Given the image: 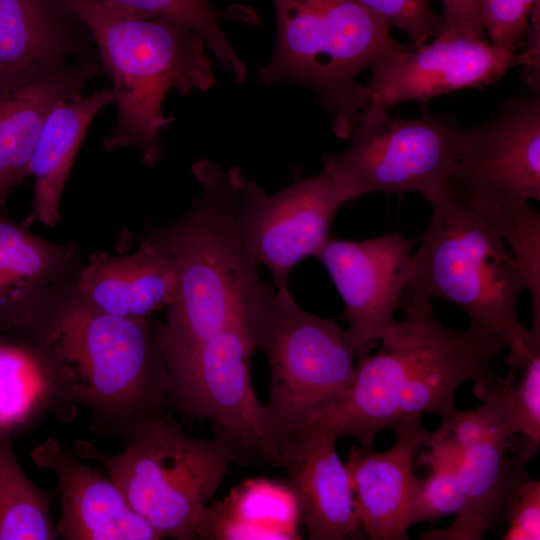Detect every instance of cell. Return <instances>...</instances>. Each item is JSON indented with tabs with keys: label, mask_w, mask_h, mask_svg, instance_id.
<instances>
[{
	"label": "cell",
	"mask_w": 540,
	"mask_h": 540,
	"mask_svg": "<svg viewBox=\"0 0 540 540\" xmlns=\"http://www.w3.org/2000/svg\"><path fill=\"white\" fill-rule=\"evenodd\" d=\"M77 279L55 294L26 343L47 371L57 416L69 420L83 405L91 429L124 441L170 406L165 324L98 309Z\"/></svg>",
	"instance_id": "obj_1"
},
{
	"label": "cell",
	"mask_w": 540,
	"mask_h": 540,
	"mask_svg": "<svg viewBox=\"0 0 540 540\" xmlns=\"http://www.w3.org/2000/svg\"><path fill=\"white\" fill-rule=\"evenodd\" d=\"M397 309L402 318L375 353L357 360L350 384L296 429H323L372 446L377 434L404 420L455 412L464 382L481 387L496 378L490 363L506 348L497 335L472 323L450 329L436 319L430 299L405 291Z\"/></svg>",
	"instance_id": "obj_2"
},
{
	"label": "cell",
	"mask_w": 540,
	"mask_h": 540,
	"mask_svg": "<svg viewBox=\"0 0 540 540\" xmlns=\"http://www.w3.org/2000/svg\"><path fill=\"white\" fill-rule=\"evenodd\" d=\"M191 172L201 191L188 212L147 232L170 255L176 269L175 296L165 323L169 375L225 329L240 328L252 342L274 292V286L260 278L259 264L237 229L242 170H226L203 159L191 166Z\"/></svg>",
	"instance_id": "obj_3"
},
{
	"label": "cell",
	"mask_w": 540,
	"mask_h": 540,
	"mask_svg": "<svg viewBox=\"0 0 540 540\" xmlns=\"http://www.w3.org/2000/svg\"><path fill=\"white\" fill-rule=\"evenodd\" d=\"M72 3L112 83L117 118L104 149H136L146 166L158 164L161 132L173 120L163 111L169 92H205L215 84L204 40L170 19L130 15L100 0Z\"/></svg>",
	"instance_id": "obj_4"
},
{
	"label": "cell",
	"mask_w": 540,
	"mask_h": 540,
	"mask_svg": "<svg viewBox=\"0 0 540 540\" xmlns=\"http://www.w3.org/2000/svg\"><path fill=\"white\" fill-rule=\"evenodd\" d=\"M423 240L412 254L404 291L445 300L470 322L503 340L510 372L540 345L517 314L526 278L498 230L450 194L433 203Z\"/></svg>",
	"instance_id": "obj_5"
},
{
	"label": "cell",
	"mask_w": 540,
	"mask_h": 540,
	"mask_svg": "<svg viewBox=\"0 0 540 540\" xmlns=\"http://www.w3.org/2000/svg\"><path fill=\"white\" fill-rule=\"evenodd\" d=\"M275 46L257 80L311 90L334 135L349 140L368 103L358 77L403 43L358 0H272Z\"/></svg>",
	"instance_id": "obj_6"
},
{
	"label": "cell",
	"mask_w": 540,
	"mask_h": 540,
	"mask_svg": "<svg viewBox=\"0 0 540 540\" xmlns=\"http://www.w3.org/2000/svg\"><path fill=\"white\" fill-rule=\"evenodd\" d=\"M117 454L77 440L74 452L100 462L132 509L163 538L198 539L209 500L232 464L248 465L240 445L216 430L195 438L167 413L137 428Z\"/></svg>",
	"instance_id": "obj_7"
},
{
	"label": "cell",
	"mask_w": 540,
	"mask_h": 540,
	"mask_svg": "<svg viewBox=\"0 0 540 540\" xmlns=\"http://www.w3.org/2000/svg\"><path fill=\"white\" fill-rule=\"evenodd\" d=\"M464 129L448 114L426 109L415 119L365 109L350 145L322 155L344 204L373 192H418L431 204L449 195Z\"/></svg>",
	"instance_id": "obj_8"
},
{
	"label": "cell",
	"mask_w": 540,
	"mask_h": 540,
	"mask_svg": "<svg viewBox=\"0 0 540 540\" xmlns=\"http://www.w3.org/2000/svg\"><path fill=\"white\" fill-rule=\"evenodd\" d=\"M253 344L269 362L265 403L282 441L352 381L357 352L349 330L303 310L288 285L274 287Z\"/></svg>",
	"instance_id": "obj_9"
},
{
	"label": "cell",
	"mask_w": 540,
	"mask_h": 540,
	"mask_svg": "<svg viewBox=\"0 0 540 540\" xmlns=\"http://www.w3.org/2000/svg\"><path fill=\"white\" fill-rule=\"evenodd\" d=\"M255 351L240 328L215 334L170 375V406L211 419L240 445L249 464L282 467V441L251 384Z\"/></svg>",
	"instance_id": "obj_10"
},
{
	"label": "cell",
	"mask_w": 540,
	"mask_h": 540,
	"mask_svg": "<svg viewBox=\"0 0 540 540\" xmlns=\"http://www.w3.org/2000/svg\"><path fill=\"white\" fill-rule=\"evenodd\" d=\"M448 190L483 218L540 200L539 95L513 97L464 130Z\"/></svg>",
	"instance_id": "obj_11"
},
{
	"label": "cell",
	"mask_w": 540,
	"mask_h": 540,
	"mask_svg": "<svg viewBox=\"0 0 540 540\" xmlns=\"http://www.w3.org/2000/svg\"><path fill=\"white\" fill-rule=\"evenodd\" d=\"M343 204L323 172L297 179L273 194L244 175L235 220L247 250L278 287L288 285L292 270L305 258L316 257L331 239L333 220Z\"/></svg>",
	"instance_id": "obj_12"
},
{
	"label": "cell",
	"mask_w": 540,
	"mask_h": 540,
	"mask_svg": "<svg viewBox=\"0 0 540 540\" xmlns=\"http://www.w3.org/2000/svg\"><path fill=\"white\" fill-rule=\"evenodd\" d=\"M520 64L519 52L440 31L430 42L403 43L370 68L365 109L390 111L408 101L424 105L442 94L492 84Z\"/></svg>",
	"instance_id": "obj_13"
},
{
	"label": "cell",
	"mask_w": 540,
	"mask_h": 540,
	"mask_svg": "<svg viewBox=\"0 0 540 540\" xmlns=\"http://www.w3.org/2000/svg\"><path fill=\"white\" fill-rule=\"evenodd\" d=\"M415 240L387 234L365 240L330 239L316 258L345 306L357 360L371 353L396 322Z\"/></svg>",
	"instance_id": "obj_14"
},
{
	"label": "cell",
	"mask_w": 540,
	"mask_h": 540,
	"mask_svg": "<svg viewBox=\"0 0 540 540\" xmlns=\"http://www.w3.org/2000/svg\"><path fill=\"white\" fill-rule=\"evenodd\" d=\"M82 266L75 244L49 241L0 216V341L25 343Z\"/></svg>",
	"instance_id": "obj_15"
},
{
	"label": "cell",
	"mask_w": 540,
	"mask_h": 540,
	"mask_svg": "<svg viewBox=\"0 0 540 540\" xmlns=\"http://www.w3.org/2000/svg\"><path fill=\"white\" fill-rule=\"evenodd\" d=\"M72 0H0V93L98 57Z\"/></svg>",
	"instance_id": "obj_16"
},
{
	"label": "cell",
	"mask_w": 540,
	"mask_h": 540,
	"mask_svg": "<svg viewBox=\"0 0 540 540\" xmlns=\"http://www.w3.org/2000/svg\"><path fill=\"white\" fill-rule=\"evenodd\" d=\"M31 457L57 479L60 516L58 536L64 540H160L159 534L129 505L114 481L84 464L72 451L48 438Z\"/></svg>",
	"instance_id": "obj_17"
},
{
	"label": "cell",
	"mask_w": 540,
	"mask_h": 540,
	"mask_svg": "<svg viewBox=\"0 0 540 540\" xmlns=\"http://www.w3.org/2000/svg\"><path fill=\"white\" fill-rule=\"evenodd\" d=\"M337 436L327 430L300 428L282 447V467L297 499L310 540L363 539L351 479L336 450Z\"/></svg>",
	"instance_id": "obj_18"
},
{
	"label": "cell",
	"mask_w": 540,
	"mask_h": 540,
	"mask_svg": "<svg viewBox=\"0 0 540 540\" xmlns=\"http://www.w3.org/2000/svg\"><path fill=\"white\" fill-rule=\"evenodd\" d=\"M394 431L396 440L390 448L377 452L372 446H352L346 463L358 521L372 540L409 538L416 452L429 431L420 417L404 420Z\"/></svg>",
	"instance_id": "obj_19"
},
{
	"label": "cell",
	"mask_w": 540,
	"mask_h": 540,
	"mask_svg": "<svg viewBox=\"0 0 540 540\" xmlns=\"http://www.w3.org/2000/svg\"><path fill=\"white\" fill-rule=\"evenodd\" d=\"M77 288L104 312L148 317L173 301L176 269L170 255L146 232L129 254H91L80 270Z\"/></svg>",
	"instance_id": "obj_20"
},
{
	"label": "cell",
	"mask_w": 540,
	"mask_h": 540,
	"mask_svg": "<svg viewBox=\"0 0 540 540\" xmlns=\"http://www.w3.org/2000/svg\"><path fill=\"white\" fill-rule=\"evenodd\" d=\"M104 74L98 57L70 62L0 93V206L27 176L40 130L53 108Z\"/></svg>",
	"instance_id": "obj_21"
},
{
	"label": "cell",
	"mask_w": 540,
	"mask_h": 540,
	"mask_svg": "<svg viewBox=\"0 0 540 540\" xmlns=\"http://www.w3.org/2000/svg\"><path fill=\"white\" fill-rule=\"evenodd\" d=\"M512 437H487L458 450L463 507L448 527L430 530L421 539L479 540L505 522L516 489L527 475L526 463L533 455L520 442L508 454Z\"/></svg>",
	"instance_id": "obj_22"
},
{
	"label": "cell",
	"mask_w": 540,
	"mask_h": 540,
	"mask_svg": "<svg viewBox=\"0 0 540 540\" xmlns=\"http://www.w3.org/2000/svg\"><path fill=\"white\" fill-rule=\"evenodd\" d=\"M112 104L110 89L58 103L47 116L29 162L33 199L26 226H54L61 219L62 194L76 155L96 115Z\"/></svg>",
	"instance_id": "obj_23"
},
{
	"label": "cell",
	"mask_w": 540,
	"mask_h": 540,
	"mask_svg": "<svg viewBox=\"0 0 540 540\" xmlns=\"http://www.w3.org/2000/svg\"><path fill=\"white\" fill-rule=\"evenodd\" d=\"M297 499L288 482L247 479L207 506L198 539H301Z\"/></svg>",
	"instance_id": "obj_24"
},
{
	"label": "cell",
	"mask_w": 540,
	"mask_h": 540,
	"mask_svg": "<svg viewBox=\"0 0 540 540\" xmlns=\"http://www.w3.org/2000/svg\"><path fill=\"white\" fill-rule=\"evenodd\" d=\"M50 494L19 465L10 429L0 427V540H56Z\"/></svg>",
	"instance_id": "obj_25"
},
{
	"label": "cell",
	"mask_w": 540,
	"mask_h": 540,
	"mask_svg": "<svg viewBox=\"0 0 540 540\" xmlns=\"http://www.w3.org/2000/svg\"><path fill=\"white\" fill-rule=\"evenodd\" d=\"M121 12L143 18H166L198 34L236 83H243L247 67L222 29L224 11L210 0H100Z\"/></svg>",
	"instance_id": "obj_26"
},
{
	"label": "cell",
	"mask_w": 540,
	"mask_h": 540,
	"mask_svg": "<svg viewBox=\"0 0 540 540\" xmlns=\"http://www.w3.org/2000/svg\"><path fill=\"white\" fill-rule=\"evenodd\" d=\"M415 463L429 468L424 478L415 475L409 504L410 524L436 521L457 514L464 504L459 471V452L449 442L434 438L429 432Z\"/></svg>",
	"instance_id": "obj_27"
},
{
	"label": "cell",
	"mask_w": 540,
	"mask_h": 540,
	"mask_svg": "<svg viewBox=\"0 0 540 540\" xmlns=\"http://www.w3.org/2000/svg\"><path fill=\"white\" fill-rule=\"evenodd\" d=\"M488 222L512 249L531 295L533 327H540V215L526 205L499 213Z\"/></svg>",
	"instance_id": "obj_28"
},
{
	"label": "cell",
	"mask_w": 540,
	"mask_h": 540,
	"mask_svg": "<svg viewBox=\"0 0 540 540\" xmlns=\"http://www.w3.org/2000/svg\"><path fill=\"white\" fill-rule=\"evenodd\" d=\"M521 375L514 381L509 374L508 408L512 433L534 453L540 444V345L520 366Z\"/></svg>",
	"instance_id": "obj_29"
},
{
	"label": "cell",
	"mask_w": 540,
	"mask_h": 540,
	"mask_svg": "<svg viewBox=\"0 0 540 540\" xmlns=\"http://www.w3.org/2000/svg\"><path fill=\"white\" fill-rule=\"evenodd\" d=\"M540 0H480V21L492 45L518 52Z\"/></svg>",
	"instance_id": "obj_30"
},
{
	"label": "cell",
	"mask_w": 540,
	"mask_h": 540,
	"mask_svg": "<svg viewBox=\"0 0 540 540\" xmlns=\"http://www.w3.org/2000/svg\"><path fill=\"white\" fill-rule=\"evenodd\" d=\"M358 1L390 28L406 33L413 44L425 43L441 31V15L432 0Z\"/></svg>",
	"instance_id": "obj_31"
},
{
	"label": "cell",
	"mask_w": 540,
	"mask_h": 540,
	"mask_svg": "<svg viewBox=\"0 0 540 540\" xmlns=\"http://www.w3.org/2000/svg\"><path fill=\"white\" fill-rule=\"evenodd\" d=\"M503 540L540 539V481L528 474L519 483L509 506Z\"/></svg>",
	"instance_id": "obj_32"
},
{
	"label": "cell",
	"mask_w": 540,
	"mask_h": 540,
	"mask_svg": "<svg viewBox=\"0 0 540 540\" xmlns=\"http://www.w3.org/2000/svg\"><path fill=\"white\" fill-rule=\"evenodd\" d=\"M441 31L486 39L480 21V0H441Z\"/></svg>",
	"instance_id": "obj_33"
},
{
	"label": "cell",
	"mask_w": 540,
	"mask_h": 540,
	"mask_svg": "<svg viewBox=\"0 0 540 540\" xmlns=\"http://www.w3.org/2000/svg\"><path fill=\"white\" fill-rule=\"evenodd\" d=\"M520 52V67L526 84L534 94L540 92V6H538L530 21L529 30Z\"/></svg>",
	"instance_id": "obj_34"
}]
</instances>
